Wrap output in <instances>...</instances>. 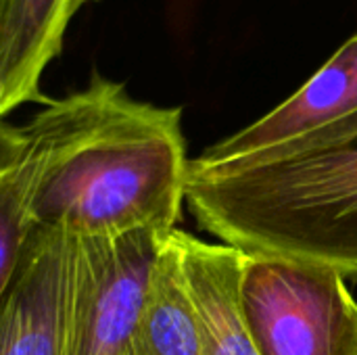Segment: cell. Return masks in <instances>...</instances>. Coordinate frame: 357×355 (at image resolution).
Wrapping results in <instances>:
<instances>
[{
    "instance_id": "cell-1",
    "label": "cell",
    "mask_w": 357,
    "mask_h": 355,
    "mask_svg": "<svg viewBox=\"0 0 357 355\" xmlns=\"http://www.w3.org/2000/svg\"><path fill=\"white\" fill-rule=\"evenodd\" d=\"M69 96V134L33 201V228H65L84 239L172 234L192 161L182 109L136 100L98 71Z\"/></svg>"
},
{
    "instance_id": "cell-2",
    "label": "cell",
    "mask_w": 357,
    "mask_h": 355,
    "mask_svg": "<svg viewBox=\"0 0 357 355\" xmlns=\"http://www.w3.org/2000/svg\"><path fill=\"white\" fill-rule=\"evenodd\" d=\"M186 203L224 245L357 280V140L245 165L192 159Z\"/></svg>"
},
{
    "instance_id": "cell-3",
    "label": "cell",
    "mask_w": 357,
    "mask_h": 355,
    "mask_svg": "<svg viewBox=\"0 0 357 355\" xmlns=\"http://www.w3.org/2000/svg\"><path fill=\"white\" fill-rule=\"evenodd\" d=\"M324 266L245 253L241 308L261 355H357V301Z\"/></svg>"
},
{
    "instance_id": "cell-4",
    "label": "cell",
    "mask_w": 357,
    "mask_h": 355,
    "mask_svg": "<svg viewBox=\"0 0 357 355\" xmlns=\"http://www.w3.org/2000/svg\"><path fill=\"white\" fill-rule=\"evenodd\" d=\"M167 236H77L71 355H128Z\"/></svg>"
},
{
    "instance_id": "cell-5",
    "label": "cell",
    "mask_w": 357,
    "mask_h": 355,
    "mask_svg": "<svg viewBox=\"0 0 357 355\" xmlns=\"http://www.w3.org/2000/svg\"><path fill=\"white\" fill-rule=\"evenodd\" d=\"M77 236L36 226L0 287V355H71Z\"/></svg>"
},
{
    "instance_id": "cell-6",
    "label": "cell",
    "mask_w": 357,
    "mask_h": 355,
    "mask_svg": "<svg viewBox=\"0 0 357 355\" xmlns=\"http://www.w3.org/2000/svg\"><path fill=\"white\" fill-rule=\"evenodd\" d=\"M357 113V33L284 103L236 134L207 146L195 161L236 165L276 151Z\"/></svg>"
},
{
    "instance_id": "cell-7",
    "label": "cell",
    "mask_w": 357,
    "mask_h": 355,
    "mask_svg": "<svg viewBox=\"0 0 357 355\" xmlns=\"http://www.w3.org/2000/svg\"><path fill=\"white\" fill-rule=\"evenodd\" d=\"M69 94L50 98L29 121L0 128V287L33 230V201L69 134Z\"/></svg>"
},
{
    "instance_id": "cell-8",
    "label": "cell",
    "mask_w": 357,
    "mask_h": 355,
    "mask_svg": "<svg viewBox=\"0 0 357 355\" xmlns=\"http://www.w3.org/2000/svg\"><path fill=\"white\" fill-rule=\"evenodd\" d=\"M96 0H0V115L48 103L40 90L73 17Z\"/></svg>"
},
{
    "instance_id": "cell-9",
    "label": "cell",
    "mask_w": 357,
    "mask_h": 355,
    "mask_svg": "<svg viewBox=\"0 0 357 355\" xmlns=\"http://www.w3.org/2000/svg\"><path fill=\"white\" fill-rule=\"evenodd\" d=\"M186 289L199 322L205 355H261L243 316L241 272L245 253L174 230Z\"/></svg>"
},
{
    "instance_id": "cell-10",
    "label": "cell",
    "mask_w": 357,
    "mask_h": 355,
    "mask_svg": "<svg viewBox=\"0 0 357 355\" xmlns=\"http://www.w3.org/2000/svg\"><path fill=\"white\" fill-rule=\"evenodd\" d=\"M128 355H205L180 251L172 234L161 251L151 295Z\"/></svg>"
},
{
    "instance_id": "cell-11",
    "label": "cell",
    "mask_w": 357,
    "mask_h": 355,
    "mask_svg": "<svg viewBox=\"0 0 357 355\" xmlns=\"http://www.w3.org/2000/svg\"><path fill=\"white\" fill-rule=\"evenodd\" d=\"M357 140V113L328 126L322 128L314 134H307L299 140H293L276 151H270L261 157L249 159L245 163H257V161H268V159H280V157H289V155H299V153H310V151H320V149H328V146H337V144H345ZM245 163H236V165H245Z\"/></svg>"
}]
</instances>
